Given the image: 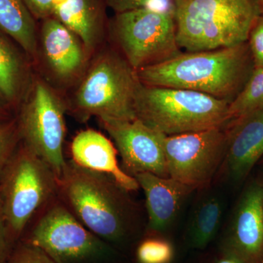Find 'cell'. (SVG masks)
Listing matches in <instances>:
<instances>
[{
	"label": "cell",
	"mask_w": 263,
	"mask_h": 263,
	"mask_svg": "<svg viewBox=\"0 0 263 263\" xmlns=\"http://www.w3.org/2000/svg\"><path fill=\"white\" fill-rule=\"evenodd\" d=\"M25 64L5 33L0 30V99L13 106L21 101L25 90Z\"/></svg>",
	"instance_id": "19"
},
{
	"label": "cell",
	"mask_w": 263,
	"mask_h": 263,
	"mask_svg": "<svg viewBox=\"0 0 263 263\" xmlns=\"http://www.w3.org/2000/svg\"><path fill=\"white\" fill-rule=\"evenodd\" d=\"M6 263H56L41 249L21 241L12 249Z\"/></svg>",
	"instance_id": "24"
},
{
	"label": "cell",
	"mask_w": 263,
	"mask_h": 263,
	"mask_svg": "<svg viewBox=\"0 0 263 263\" xmlns=\"http://www.w3.org/2000/svg\"><path fill=\"white\" fill-rule=\"evenodd\" d=\"M70 152L71 160L83 168L110 176L129 193L139 188L136 179L118 163L113 143L100 132L88 129L78 133L71 143Z\"/></svg>",
	"instance_id": "14"
},
{
	"label": "cell",
	"mask_w": 263,
	"mask_h": 263,
	"mask_svg": "<svg viewBox=\"0 0 263 263\" xmlns=\"http://www.w3.org/2000/svg\"><path fill=\"white\" fill-rule=\"evenodd\" d=\"M107 4L117 13H124L139 9V8H148L151 3L156 0H105ZM170 1V0H169Z\"/></svg>",
	"instance_id": "27"
},
{
	"label": "cell",
	"mask_w": 263,
	"mask_h": 263,
	"mask_svg": "<svg viewBox=\"0 0 263 263\" xmlns=\"http://www.w3.org/2000/svg\"><path fill=\"white\" fill-rule=\"evenodd\" d=\"M230 102L193 90L142 84L136 103V119L165 135L226 127Z\"/></svg>",
	"instance_id": "5"
},
{
	"label": "cell",
	"mask_w": 263,
	"mask_h": 263,
	"mask_svg": "<svg viewBox=\"0 0 263 263\" xmlns=\"http://www.w3.org/2000/svg\"><path fill=\"white\" fill-rule=\"evenodd\" d=\"M218 263H238L236 261H235L234 259L230 258V257H227L226 259H221V260L219 261Z\"/></svg>",
	"instance_id": "30"
},
{
	"label": "cell",
	"mask_w": 263,
	"mask_h": 263,
	"mask_svg": "<svg viewBox=\"0 0 263 263\" xmlns=\"http://www.w3.org/2000/svg\"><path fill=\"white\" fill-rule=\"evenodd\" d=\"M254 68L246 42L208 51L181 52L171 60L136 72L140 81L147 86L193 90L230 103Z\"/></svg>",
	"instance_id": "1"
},
{
	"label": "cell",
	"mask_w": 263,
	"mask_h": 263,
	"mask_svg": "<svg viewBox=\"0 0 263 263\" xmlns=\"http://www.w3.org/2000/svg\"><path fill=\"white\" fill-rule=\"evenodd\" d=\"M259 2H260V3H261V6H262V12H263V0H259Z\"/></svg>",
	"instance_id": "32"
},
{
	"label": "cell",
	"mask_w": 263,
	"mask_h": 263,
	"mask_svg": "<svg viewBox=\"0 0 263 263\" xmlns=\"http://www.w3.org/2000/svg\"><path fill=\"white\" fill-rule=\"evenodd\" d=\"M62 0H24L34 18L46 19L53 16L55 7Z\"/></svg>",
	"instance_id": "26"
},
{
	"label": "cell",
	"mask_w": 263,
	"mask_h": 263,
	"mask_svg": "<svg viewBox=\"0 0 263 263\" xmlns=\"http://www.w3.org/2000/svg\"><path fill=\"white\" fill-rule=\"evenodd\" d=\"M133 177L146 196L148 228L162 232L175 220L181 205L193 189L171 179L151 173H140Z\"/></svg>",
	"instance_id": "15"
},
{
	"label": "cell",
	"mask_w": 263,
	"mask_h": 263,
	"mask_svg": "<svg viewBox=\"0 0 263 263\" xmlns=\"http://www.w3.org/2000/svg\"><path fill=\"white\" fill-rule=\"evenodd\" d=\"M0 30L14 40L28 56L35 57V22L24 0H0Z\"/></svg>",
	"instance_id": "18"
},
{
	"label": "cell",
	"mask_w": 263,
	"mask_h": 263,
	"mask_svg": "<svg viewBox=\"0 0 263 263\" xmlns=\"http://www.w3.org/2000/svg\"><path fill=\"white\" fill-rule=\"evenodd\" d=\"M167 173L171 179L193 190L212 182L226 157V127L162 136Z\"/></svg>",
	"instance_id": "10"
},
{
	"label": "cell",
	"mask_w": 263,
	"mask_h": 263,
	"mask_svg": "<svg viewBox=\"0 0 263 263\" xmlns=\"http://www.w3.org/2000/svg\"><path fill=\"white\" fill-rule=\"evenodd\" d=\"M226 131L223 164L230 179L240 182L263 157V108L228 122Z\"/></svg>",
	"instance_id": "13"
},
{
	"label": "cell",
	"mask_w": 263,
	"mask_h": 263,
	"mask_svg": "<svg viewBox=\"0 0 263 263\" xmlns=\"http://www.w3.org/2000/svg\"><path fill=\"white\" fill-rule=\"evenodd\" d=\"M0 101H2V100H0ZM12 119H13V118L10 117L9 113H8V110H7L5 105L0 104V125L5 124V123L9 122Z\"/></svg>",
	"instance_id": "29"
},
{
	"label": "cell",
	"mask_w": 263,
	"mask_h": 263,
	"mask_svg": "<svg viewBox=\"0 0 263 263\" xmlns=\"http://www.w3.org/2000/svg\"><path fill=\"white\" fill-rule=\"evenodd\" d=\"M173 254L172 247L162 240H145L137 249L139 263H168Z\"/></svg>",
	"instance_id": "22"
},
{
	"label": "cell",
	"mask_w": 263,
	"mask_h": 263,
	"mask_svg": "<svg viewBox=\"0 0 263 263\" xmlns=\"http://www.w3.org/2000/svg\"><path fill=\"white\" fill-rule=\"evenodd\" d=\"M53 16L80 38L86 52L93 51L103 37L100 0H62L55 7Z\"/></svg>",
	"instance_id": "17"
},
{
	"label": "cell",
	"mask_w": 263,
	"mask_h": 263,
	"mask_svg": "<svg viewBox=\"0 0 263 263\" xmlns=\"http://www.w3.org/2000/svg\"><path fill=\"white\" fill-rule=\"evenodd\" d=\"M22 241L41 249L56 263H86L106 251L57 196L38 214Z\"/></svg>",
	"instance_id": "8"
},
{
	"label": "cell",
	"mask_w": 263,
	"mask_h": 263,
	"mask_svg": "<svg viewBox=\"0 0 263 263\" xmlns=\"http://www.w3.org/2000/svg\"><path fill=\"white\" fill-rule=\"evenodd\" d=\"M249 50L252 55L254 68L263 67V14L257 18L249 32Z\"/></svg>",
	"instance_id": "25"
},
{
	"label": "cell",
	"mask_w": 263,
	"mask_h": 263,
	"mask_svg": "<svg viewBox=\"0 0 263 263\" xmlns=\"http://www.w3.org/2000/svg\"><path fill=\"white\" fill-rule=\"evenodd\" d=\"M65 107L42 81L31 84L17 118L21 142L51 167L57 178L67 161L64 156Z\"/></svg>",
	"instance_id": "9"
},
{
	"label": "cell",
	"mask_w": 263,
	"mask_h": 263,
	"mask_svg": "<svg viewBox=\"0 0 263 263\" xmlns=\"http://www.w3.org/2000/svg\"><path fill=\"white\" fill-rule=\"evenodd\" d=\"M228 257L238 263H262L263 259V184L249 183L237 202L228 236Z\"/></svg>",
	"instance_id": "12"
},
{
	"label": "cell",
	"mask_w": 263,
	"mask_h": 263,
	"mask_svg": "<svg viewBox=\"0 0 263 263\" xmlns=\"http://www.w3.org/2000/svg\"><path fill=\"white\" fill-rule=\"evenodd\" d=\"M179 48L186 52L247 42L263 14L259 0H170Z\"/></svg>",
	"instance_id": "3"
},
{
	"label": "cell",
	"mask_w": 263,
	"mask_h": 263,
	"mask_svg": "<svg viewBox=\"0 0 263 263\" xmlns=\"http://www.w3.org/2000/svg\"><path fill=\"white\" fill-rule=\"evenodd\" d=\"M42 44L48 65L60 79H72L84 67L87 52L82 41L53 17L43 22Z\"/></svg>",
	"instance_id": "16"
},
{
	"label": "cell",
	"mask_w": 263,
	"mask_h": 263,
	"mask_svg": "<svg viewBox=\"0 0 263 263\" xmlns=\"http://www.w3.org/2000/svg\"><path fill=\"white\" fill-rule=\"evenodd\" d=\"M261 165H262V167H261V175L258 178V179H257V180H258L259 182H261L263 184V157L262 159H261ZM259 161V162H260Z\"/></svg>",
	"instance_id": "31"
},
{
	"label": "cell",
	"mask_w": 263,
	"mask_h": 263,
	"mask_svg": "<svg viewBox=\"0 0 263 263\" xmlns=\"http://www.w3.org/2000/svg\"><path fill=\"white\" fill-rule=\"evenodd\" d=\"M129 192L107 175L67 161L58 178V197L74 216L103 240L117 241L129 234L136 221Z\"/></svg>",
	"instance_id": "2"
},
{
	"label": "cell",
	"mask_w": 263,
	"mask_h": 263,
	"mask_svg": "<svg viewBox=\"0 0 263 263\" xmlns=\"http://www.w3.org/2000/svg\"><path fill=\"white\" fill-rule=\"evenodd\" d=\"M141 82L124 57L107 51L97 59L76 93L74 112L81 119H136V103Z\"/></svg>",
	"instance_id": "6"
},
{
	"label": "cell",
	"mask_w": 263,
	"mask_h": 263,
	"mask_svg": "<svg viewBox=\"0 0 263 263\" xmlns=\"http://www.w3.org/2000/svg\"><path fill=\"white\" fill-rule=\"evenodd\" d=\"M113 29L123 57L136 71L181 53L171 10L143 8L117 13Z\"/></svg>",
	"instance_id": "7"
},
{
	"label": "cell",
	"mask_w": 263,
	"mask_h": 263,
	"mask_svg": "<svg viewBox=\"0 0 263 263\" xmlns=\"http://www.w3.org/2000/svg\"><path fill=\"white\" fill-rule=\"evenodd\" d=\"M100 122L114 140L127 174L134 176L140 173H151L169 177L162 146L163 134L138 119Z\"/></svg>",
	"instance_id": "11"
},
{
	"label": "cell",
	"mask_w": 263,
	"mask_h": 263,
	"mask_svg": "<svg viewBox=\"0 0 263 263\" xmlns=\"http://www.w3.org/2000/svg\"><path fill=\"white\" fill-rule=\"evenodd\" d=\"M14 243L5 226L0 209V263L7 262Z\"/></svg>",
	"instance_id": "28"
},
{
	"label": "cell",
	"mask_w": 263,
	"mask_h": 263,
	"mask_svg": "<svg viewBox=\"0 0 263 263\" xmlns=\"http://www.w3.org/2000/svg\"><path fill=\"white\" fill-rule=\"evenodd\" d=\"M21 143L18 121L13 118L0 125V174Z\"/></svg>",
	"instance_id": "23"
},
{
	"label": "cell",
	"mask_w": 263,
	"mask_h": 263,
	"mask_svg": "<svg viewBox=\"0 0 263 263\" xmlns=\"http://www.w3.org/2000/svg\"><path fill=\"white\" fill-rule=\"evenodd\" d=\"M221 199L210 195L197 205L190 228V243L194 248L204 249L216 234L223 212Z\"/></svg>",
	"instance_id": "20"
},
{
	"label": "cell",
	"mask_w": 263,
	"mask_h": 263,
	"mask_svg": "<svg viewBox=\"0 0 263 263\" xmlns=\"http://www.w3.org/2000/svg\"><path fill=\"white\" fill-rule=\"evenodd\" d=\"M57 196V175L21 142L0 174V209L14 243Z\"/></svg>",
	"instance_id": "4"
},
{
	"label": "cell",
	"mask_w": 263,
	"mask_h": 263,
	"mask_svg": "<svg viewBox=\"0 0 263 263\" xmlns=\"http://www.w3.org/2000/svg\"><path fill=\"white\" fill-rule=\"evenodd\" d=\"M261 108H263V67L254 68L243 89L230 103L228 122Z\"/></svg>",
	"instance_id": "21"
},
{
	"label": "cell",
	"mask_w": 263,
	"mask_h": 263,
	"mask_svg": "<svg viewBox=\"0 0 263 263\" xmlns=\"http://www.w3.org/2000/svg\"><path fill=\"white\" fill-rule=\"evenodd\" d=\"M262 263H263V259H262Z\"/></svg>",
	"instance_id": "33"
}]
</instances>
